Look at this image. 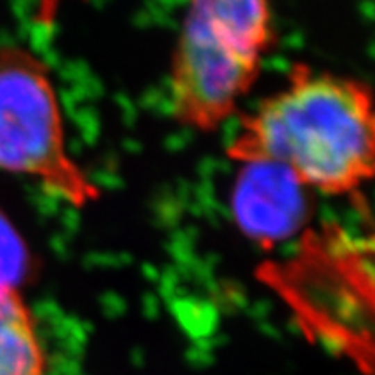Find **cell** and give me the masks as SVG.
<instances>
[{"mask_svg":"<svg viewBox=\"0 0 375 375\" xmlns=\"http://www.w3.org/2000/svg\"><path fill=\"white\" fill-rule=\"evenodd\" d=\"M273 44L269 0H188L169 73L176 120L198 132L221 127L257 82Z\"/></svg>","mask_w":375,"mask_h":375,"instance_id":"2","label":"cell"},{"mask_svg":"<svg viewBox=\"0 0 375 375\" xmlns=\"http://www.w3.org/2000/svg\"><path fill=\"white\" fill-rule=\"evenodd\" d=\"M236 163H271L306 190L358 194L374 176L370 87L295 65L287 82L242 117L226 149Z\"/></svg>","mask_w":375,"mask_h":375,"instance_id":"1","label":"cell"},{"mask_svg":"<svg viewBox=\"0 0 375 375\" xmlns=\"http://www.w3.org/2000/svg\"><path fill=\"white\" fill-rule=\"evenodd\" d=\"M45 360L30 309L19 292L0 297V375H44Z\"/></svg>","mask_w":375,"mask_h":375,"instance_id":"5","label":"cell"},{"mask_svg":"<svg viewBox=\"0 0 375 375\" xmlns=\"http://www.w3.org/2000/svg\"><path fill=\"white\" fill-rule=\"evenodd\" d=\"M0 170L33 177L47 193L76 208L101 197L69 155L49 68L23 45L0 49Z\"/></svg>","mask_w":375,"mask_h":375,"instance_id":"3","label":"cell"},{"mask_svg":"<svg viewBox=\"0 0 375 375\" xmlns=\"http://www.w3.org/2000/svg\"><path fill=\"white\" fill-rule=\"evenodd\" d=\"M30 266L26 243L0 210V297L9 292H19Z\"/></svg>","mask_w":375,"mask_h":375,"instance_id":"6","label":"cell"},{"mask_svg":"<svg viewBox=\"0 0 375 375\" xmlns=\"http://www.w3.org/2000/svg\"><path fill=\"white\" fill-rule=\"evenodd\" d=\"M240 167L231 193V210L238 228L266 247L294 236L309 217V190L271 163Z\"/></svg>","mask_w":375,"mask_h":375,"instance_id":"4","label":"cell"}]
</instances>
